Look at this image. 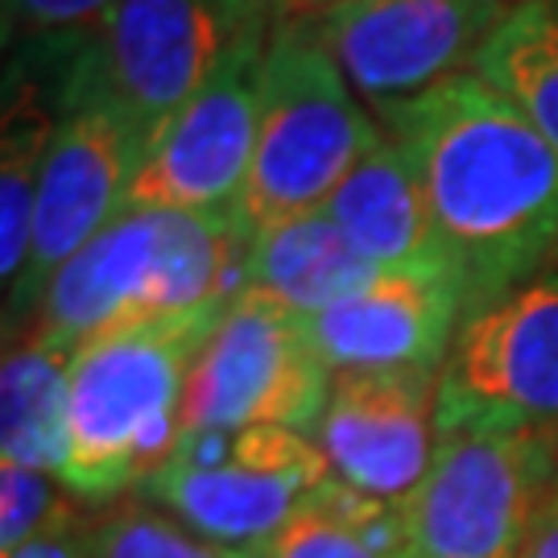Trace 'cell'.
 Masks as SVG:
<instances>
[{
	"label": "cell",
	"instance_id": "7a4b0ae2",
	"mask_svg": "<svg viewBox=\"0 0 558 558\" xmlns=\"http://www.w3.org/2000/svg\"><path fill=\"white\" fill-rule=\"evenodd\" d=\"M240 211H120L50 278L29 336L80 352L145 323L223 311L248 286Z\"/></svg>",
	"mask_w": 558,
	"mask_h": 558
},
{
	"label": "cell",
	"instance_id": "cb8c5ba5",
	"mask_svg": "<svg viewBox=\"0 0 558 558\" xmlns=\"http://www.w3.org/2000/svg\"><path fill=\"white\" fill-rule=\"evenodd\" d=\"M518 558H558V480H555V493L546 497L542 513L530 525V538H525Z\"/></svg>",
	"mask_w": 558,
	"mask_h": 558
},
{
	"label": "cell",
	"instance_id": "277c9868",
	"mask_svg": "<svg viewBox=\"0 0 558 558\" xmlns=\"http://www.w3.org/2000/svg\"><path fill=\"white\" fill-rule=\"evenodd\" d=\"M385 137L360 104L315 21L281 17L260 66L253 170L240 216L253 232L319 211L356 161Z\"/></svg>",
	"mask_w": 558,
	"mask_h": 558
},
{
	"label": "cell",
	"instance_id": "4316f807",
	"mask_svg": "<svg viewBox=\"0 0 558 558\" xmlns=\"http://www.w3.org/2000/svg\"><path fill=\"white\" fill-rule=\"evenodd\" d=\"M265 4H269V9H274V13H278V4H281V0H265Z\"/></svg>",
	"mask_w": 558,
	"mask_h": 558
},
{
	"label": "cell",
	"instance_id": "e0dca14e",
	"mask_svg": "<svg viewBox=\"0 0 558 558\" xmlns=\"http://www.w3.org/2000/svg\"><path fill=\"white\" fill-rule=\"evenodd\" d=\"M71 360L59 343L25 336L0 368V463L62 476L71 447Z\"/></svg>",
	"mask_w": 558,
	"mask_h": 558
},
{
	"label": "cell",
	"instance_id": "7c38bea8",
	"mask_svg": "<svg viewBox=\"0 0 558 558\" xmlns=\"http://www.w3.org/2000/svg\"><path fill=\"white\" fill-rule=\"evenodd\" d=\"M505 17L497 0H352L315 29L356 96L389 108L468 75Z\"/></svg>",
	"mask_w": 558,
	"mask_h": 558
},
{
	"label": "cell",
	"instance_id": "2e32d148",
	"mask_svg": "<svg viewBox=\"0 0 558 558\" xmlns=\"http://www.w3.org/2000/svg\"><path fill=\"white\" fill-rule=\"evenodd\" d=\"M380 269L352 248L327 211H306L265 232H253L248 286L265 290L302 315H319L373 286Z\"/></svg>",
	"mask_w": 558,
	"mask_h": 558
},
{
	"label": "cell",
	"instance_id": "9a60e30c",
	"mask_svg": "<svg viewBox=\"0 0 558 558\" xmlns=\"http://www.w3.org/2000/svg\"><path fill=\"white\" fill-rule=\"evenodd\" d=\"M323 211L380 274L456 269L439 236L435 211L426 203L418 170L389 133L356 161V170L339 182L336 195L323 203Z\"/></svg>",
	"mask_w": 558,
	"mask_h": 558
},
{
	"label": "cell",
	"instance_id": "5bb4252c",
	"mask_svg": "<svg viewBox=\"0 0 558 558\" xmlns=\"http://www.w3.org/2000/svg\"><path fill=\"white\" fill-rule=\"evenodd\" d=\"M468 319V290L456 269L380 274L352 299L311 315V336L336 373L430 368L442 373Z\"/></svg>",
	"mask_w": 558,
	"mask_h": 558
},
{
	"label": "cell",
	"instance_id": "4fadbf2b",
	"mask_svg": "<svg viewBox=\"0 0 558 558\" xmlns=\"http://www.w3.org/2000/svg\"><path fill=\"white\" fill-rule=\"evenodd\" d=\"M439 385L430 368L336 373L311 439L331 476L373 500L401 505L439 447Z\"/></svg>",
	"mask_w": 558,
	"mask_h": 558
},
{
	"label": "cell",
	"instance_id": "8fae6325",
	"mask_svg": "<svg viewBox=\"0 0 558 558\" xmlns=\"http://www.w3.org/2000/svg\"><path fill=\"white\" fill-rule=\"evenodd\" d=\"M463 422L558 435V265L463 319L442 364L439 430Z\"/></svg>",
	"mask_w": 558,
	"mask_h": 558
},
{
	"label": "cell",
	"instance_id": "ba28073f",
	"mask_svg": "<svg viewBox=\"0 0 558 558\" xmlns=\"http://www.w3.org/2000/svg\"><path fill=\"white\" fill-rule=\"evenodd\" d=\"M336 368L311 336V315L244 286L207 336L182 398V430L286 426L311 435Z\"/></svg>",
	"mask_w": 558,
	"mask_h": 558
},
{
	"label": "cell",
	"instance_id": "44dd1931",
	"mask_svg": "<svg viewBox=\"0 0 558 558\" xmlns=\"http://www.w3.org/2000/svg\"><path fill=\"white\" fill-rule=\"evenodd\" d=\"M62 493H66L62 480L50 476V472H34V468H21V463H0V555L25 546L59 513H66L71 500Z\"/></svg>",
	"mask_w": 558,
	"mask_h": 558
},
{
	"label": "cell",
	"instance_id": "30bf717a",
	"mask_svg": "<svg viewBox=\"0 0 558 558\" xmlns=\"http://www.w3.org/2000/svg\"><path fill=\"white\" fill-rule=\"evenodd\" d=\"M269 29L248 34L145 145L124 211H240L257 149Z\"/></svg>",
	"mask_w": 558,
	"mask_h": 558
},
{
	"label": "cell",
	"instance_id": "3957f363",
	"mask_svg": "<svg viewBox=\"0 0 558 558\" xmlns=\"http://www.w3.org/2000/svg\"><path fill=\"white\" fill-rule=\"evenodd\" d=\"M223 311L145 323L96 339L71 360V447L62 488L104 505L141 484L182 439V398Z\"/></svg>",
	"mask_w": 558,
	"mask_h": 558
},
{
	"label": "cell",
	"instance_id": "7402d4cb",
	"mask_svg": "<svg viewBox=\"0 0 558 558\" xmlns=\"http://www.w3.org/2000/svg\"><path fill=\"white\" fill-rule=\"evenodd\" d=\"M117 0H0L4 13V46L34 38H66L87 34Z\"/></svg>",
	"mask_w": 558,
	"mask_h": 558
},
{
	"label": "cell",
	"instance_id": "5b68a950",
	"mask_svg": "<svg viewBox=\"0 0 558 558\" xmlns=\"http://www.w3.org/2000/svg\"><path fill=\"white\" fill-rule=\"evenodd\" d=\"M558 480V435L442 426L430 472L401 500L410 558H518Z\"/></svg>",
	"mask_w": 558,
	"mask_h": 558
},
{
	"label": "cell",
	"instance_id": "8992f818",
	"mask_svg": "<svg viewBox=\"0 0 558 558\" xmlns=\"http://www.w3.org/2000/svg\"><path fill=\"white\" fill-rule=\"evenodd\" d=\"M327 480L319 442L302 430H182L170 459L141 484V500L223 550H244L290 525Z\"/></svg>",
	"mask_w": 558,
	"mask_h": 558
},
{
	"label": "cell",
	"instance_id": "603a6c76",
	"mask_svg": "<svg viewBox=\"0 0 558 558\" xmlns=\"http://www.w3.org/2000/svg\"><path fill=\"white\" fill-rule=\"evenodd\" d=\"M0 558H100L96 555V521H87L71 505L41 534H34L25 546H17V550H9V555Z\"/></svg>",
	"mask_w": 558,
	"mask_h": 558
},
{
	"label": "cell",
	"instance_id": "52a82bcc",
	"mask_svg": "<svg viewBox=\"0 0 558 558\" xmlns=\"http://www.w3.org/2000/svg\"><path fill=\"white\" fill-rule=\"evenodd\" d=\"M265 0H117L80 34V83L149 145L248 34L269 29Z\"/></svg>",
	"mask_w": 558,
	"mask_h": 558
},
{
	"label": "cell",
	"instance_id": "ac0fdd59",
	"mask_svg": "<svg viewBox=\"0 0 558 558\" xmlns=\"http://www.w3.org/2000/svg\"><path fill=\"white\" fill-rule=\"evenodd\" d=\"M232 558H410L401 509L339 484L336 476L274 538L232 550Z\"/></svg>",
	"mask_w": 558,
	"mask_h": 558
},
{
	"label": "cell",
	"instance_id": "ffe728a7",
	"mask_svg": "<svg viewBox=\"0 0 558 558\" xmlns=\"http://www.w3.org/2000/svg\"><path fill=\"white\" fill-rule=\"evenodd\" d=\"M96 555L100 558H232L216 542L191 534L182 521L154 505H129L96 521Z\"/></svg>",
	"mask_w": 558,
	"mask_h": 558
},
{
	"label": "cell",
	"instance_id": "d6986e66",
	"mask_svg": "<svg viewBox=\"0 0 558 558\" xmlns=\"http://www.w3.org/2000/svg\"><path fill=\"white\" fill-rule=\"evenodd\" d=\"M472 75L500 92L558 149V0L513 9L484 41Z\"/></svg>",
	"mask_w": 558,
	"mask_h": 558
},
{
	"label": "cell",
	"instance_id": "d4e9b609",
	"mask_svg": "<svg viewBox=\"0 0 558 558\" xmlns=\"http://www.w3.org/2000/svg\"><path fill=\"white\" fill-rule=\"evenodd\" d=\"M339 4H352V0H281L278 13L286 9V17H299V21H319L327 17L331 9H339Z\"/></svg>",
	"mask_w": 558,
	"mask_h": 558
},
{
	"label": "cell",
	"instance_id": "484cf974",
	"mask_svg": "<svg viewBox=\"0 0 558 558\" xmlns=\"http://www.w3.org/2000/svg\"><path fill=\"white\" fill-rule=\"evenodd\" d=\"M505 13H513V9H525V4H542V0H497Z\"/></svg>",
	"mask_w": 558,
	"mask_h": 558
},
{
	"label": "cell",
	"instance_id": "6da1fadb",
	"mask_svg": "<svg viewBox=\"0 0 558 558\" xmlns=\"http://www.w3.org/2000/svg\"><path fill=\"white\" fill-rule=\"evenodd\" d=\"M418 170L468 315L558 265V149L480 75L377 108Z\"/></svg>",
	"mask_w": 558,
	"mask_h": 558
},
{
	"label": "cell",
	"instance_id": "9c48e42d",
	"mask_svg": "<svg viewBox=\"0 0 558 558\" xmlns=\"http://www.w3.org/2000/svg\"><path fill=\"white\" fill-rule=\"evenodd\" d=\"M145 141L108 100L87 92L75 71V100L46 154L34 207V236L21 278L4 290V336L34 323L50 278L124 211Z\"/></svg>",
	"mask_w": 558,
	"mask_h": 558
}]
</instances>
